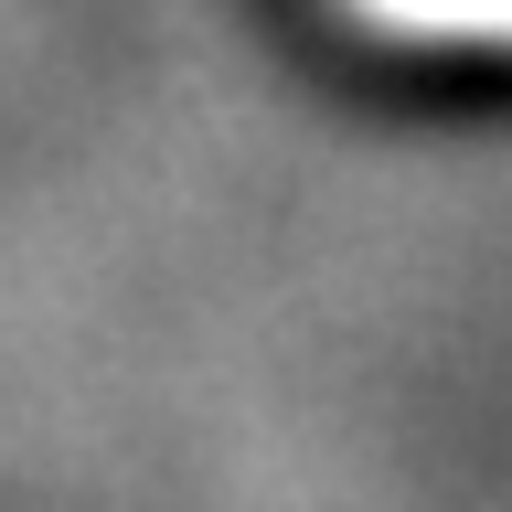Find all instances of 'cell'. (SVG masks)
<instances>
[{"label": "cell", "mask_w": 512, "mask_h": 512, "mask_svg": "<svg viewBox=\"0 0 512 512\" xmlns=\"http://www.w3.org/2000/svg\"><path fill=\"white\" fill-rule=\"evenodd\" d=\"M342 11L427 54H512V0H342Z\"/></svg>", "instance_id": "obj_1"}]
</instances>
